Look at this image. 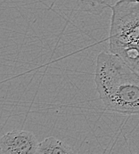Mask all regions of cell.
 I'll return each instance as SVG.
<instances>
[{
  "instance_id": "4",
  "label": "cell",
  "mask_w": 139,
  "mask_h": 154,
  "mask_svg": "<svg viewBox=\"0 0 139 154\" xmlns=\"http://www.w3.org/2000/svg\"><path fill=\"white\" fill-rule=\"evenodd\" d=\"M74 153L69 144L54 136L47 137L39 143L37 154H70Z\"/></svg>"
},
{
  "instance_id": "6",
  "label": "cell",
  "mask_w": 139,
  "mask_h": 154,
  "mask_svg": "<svg viewBox=\"0 0 139 154\" xmlns=\"http://www.w3.org/2000/svg\"><path fill=\"white\" fill-rule=\"evenodd\" d=\"M128 2H139V0H126Z\"/></svg>"
},
{
  "instance_id": "3",
  "label": "cell",
  "mask_w": 139,
  "mask_h": 154,
  "mask_svg": "<svg viewBox=\"0 0 139 154\" xmlns=\"http://www.w3.org/2000/svg\"><path fill=\"white\" fill-rule=\"evenodd\" d=\"M39 143L31 132L14 130L0 139L1 154H37Z\"/></svg>"
},
{
  "instance_id": "1",
  "label": "cell",
  "mask_w": 139,
  "mask_h": 154,
  "mask_svg": "<svg viewBox=\"0 0 139 154\" xmlns=\"http://www.w3.org/2000/svg\"><path fill=\"white\" fill-rule=\"evenodd\" d=\"M94 83L105 110L139 114V74L119 56L101 52L96 59Z\"/></svg>"
},
{
  "instance_id": "2",
  "label": "cell",
  "mask_w": 139,
  "mask_h": 154,
  "mask_svg": "<svg viewBox=\"0 0 139 154\" xmlns=\"http://www.w3.org/2000/svg\"><path fill=\"white\" fill-rule=\"evenodd\" d=\"M111 10L110 52L139 74V2L119 0Z\"/></svg>"
},
{
  "instance_id": "5",
  "label": "cell",
  "mask_w": 139,
  "mask_h": 154,
  "mask_svg": "<svg viewBox=\"0 0 139 154\" xmlns=\"http://www.w3.org/2000/svg\"><path fill=\"white\" fill-rule=\"evenodd\" d=\"M113 0H76L79 10L92 15H100L106 9H111Z\"/></svg>"
}]
</instances>
